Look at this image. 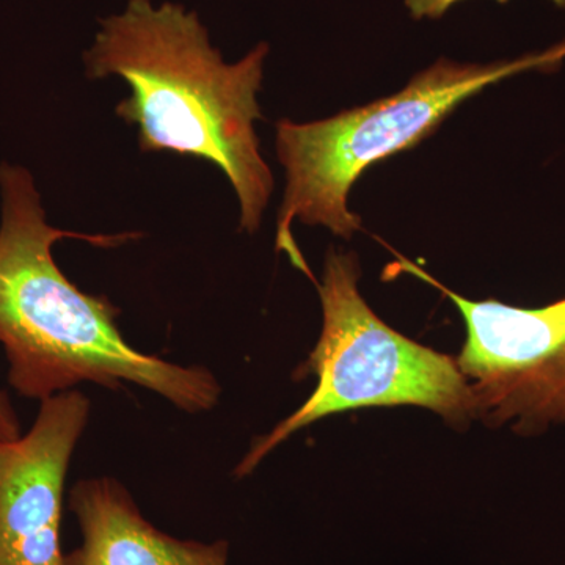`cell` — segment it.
I'll return each instance as SVG.
<instances>
[{
    "label": "cell",
    "instance_id": "1",
    "mask_svg": "<svg viewBox=\"0 0 565 565\" xmlns=\"http://www.w3.org/2000/svg\"><path fill=\"white\" fill-rule=\"evenodd\" d=\"M0 343L10 385L44 401L82 382L121 390L139 385L188 414L214 408L222 386L204 366H181L134 349L117 326L120 310L82 292L55 263L52 247L79 239L111 248L137 233L84 234L54 228L28 169L0 163Z\"/></svg>",
    "mask_w": 565,
    "mask_h": 565
},
{
    "label": "cell",
    "instance_id": "2",
    "mask_svg": "<svg viewBox=\"0 0 565 565\" xmlns=\"http://www.w3.org/2000/svg\"><path fill=\"white\" fill-rule=\"evenodd\" d=\"M267 54L262 43L226 63L195 11L129 0L102 20L84 63L90 79L118 76L131 88L115 111L139 128L141 151L192 156L222 170L239 200V228L252 234L274 189L255 131Z\"/></svg>",
    "mask_w": 565,
    "mask_h": 565
},
{
    "label": "cell",
    "instance_id": "3",
    "mask_svg": "<svg viewBox=\"0 0 565 565\" xmlns=\"http://www.w3.org/2000/svg\"><path fill=\"white\" fill-rule=\"evenodd\" d=\"M564 58L565 41L552 50L490 65L441 58L388 98L322 121L278 122L275 145L286 170V188L278 215L277 250L285 252L292 266L315 282L294 241L296 218L351 239L362 222L349 210L348 196L364 170L415 147L459 104L494 82L527 70L553 68Z\"/></svg>",
    "mask_w": 565,
    "mask_h": 565
},
{
    "label": "cell",
    "instance_id": "4",
    "mask_svg": "<svg viewBox=\"0 0 565 565\" xmlns=\"http://www.w3.org/2000/svg\"><path fill=\"white\" fill-rule=\"evenodd\" d=\"M355 253L330 248L322 281V333L297 379L313 374L318 386L302 407L256 438L234 476L252 475L277 446L319 419L366 407L416 405L456 427L476 416L473 393L457 359L408 340L386 326L359 291Z\"/></svg>",
    "mask_w": 565,
    "mask_h": 565
},
{
    "label": "cell",
    "instance_id": "5",
    "mask_svg": "<svg viewBox=\"0 0 565 565\" xmlns=\"http://www.w3.org/2000/svg\"><path fill=\"white\" fill-rule=\"evenodd\" d=\"M401 269L430 282L456 305L467 327L457 364L490 427L533 437L565 424V299L542 308L465 299L416 264Z\"/></svg>",
    "mask_w": 565,
    "mask_h": 565
},
{
    "label": "cell",
    "instance_id": "6",
    "mask_svg": "<svg viewBox=\"0 0 565 565\" xmlns=\"http://www.w3.org/2000/svg\"><path fill=\"white\" fill-rule=\"evenodd\" d=\"M90 408L81 392L54 394L24 437L0 441V565H65L63 490Z\"/></svg>",
    "mask_w": 565,
    "mask_h": 565
},
{
    "label": "cell",
    "instance_id": "7",
    "mask_svg": "<svg viewBox=\"0 0 565 565\" xmlns=\"http://www.w3.org/2000/svg\"><path fill=\"white\" fill-rule=\"evenodd\" d=\"M82 544L65 565H230L226 541H182L141 514L131 493L114 478L82 479L70 493Z\"/></svg>",
    "mask_w": 565,
    "mask_h": 565
},
{
    "label": "cell",
    "instance_id": "8",
    "mask_svg": "<svg viewBox=\"0 0 565 565\" xmlns=\"http://www.w3.org/2000/svg\"><path fill=\"white\" fill-rule=\"evenodd\" d=\"M460 0H405V6L411 10L412 17L415 20H423V18H429V20H437V18L444 17L446 11L456 6ZM498 2L504 3L508 0H498ZM561 9H565V0H552Z\"/></svg>",
    "mask_w": 565,
    "mask_h": 565
},
{
    "label": "cell",
    "instance_id": "9",
    "mask_svg": "<svg viewBox=\"0 0 565 565\" xmlns=\"http://www.w3.org/2000/svg\"><path fill=\"white\" fill-rule=\"evenodd\" d=\"M21 437L20 419L7 393L0 392V441L17 440Z\"/></svg>",
    "mask_w": 565,
    "mask_h": 565
}]
</instances>
